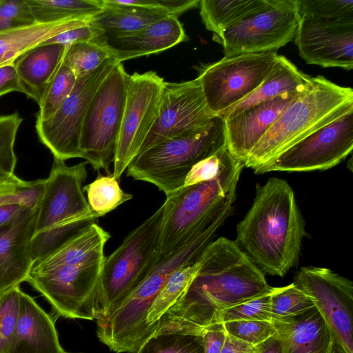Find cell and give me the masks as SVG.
Listing matches in <instances>:
<instances>
[{
    "mask_svg": "<svg viewBox=\"0 0 353 353\" xmlns=\"http://www.w3.org/2000/svg\"><path fill=\"white\" fill-rule=\"evenodd\" d=\"M216 117L207 105L197 77L179 83L165 81L157 117L139 154L167 139L203 128Z\"/></svg>",
    "mask_w": 353,
    "mask_h": 353,
    "instance_id": "obj_17",
    "label": "cell"
},
{
    "mask_svg": "<svg viewBox=\"0 0 353 353\" xmlns=\"http://www.w3.org/2000/svg\"><path fill=\"white\" fill-rule=\"evenodd\" d=\"M103 34L102 31L94 27L90 23L87 25L63 31L46 40L42 44L57 43L67 48L76 43L94 41Z\"/></svg>",
    "mask_w": 353,
    "mask_h": 353,
    "instance_id": "obj_44",
    "label": "cell"
},
{
    "mask_svg": "<svg viewBox=\"0 0 353 353\" xmlns=\"http://www.w3.org/2000/svg\"><path fill=\"white\" fill-rule=\"evenodd\" d=\"M299 20L296 0H267L213 40L222 46L225 57L276 51L294 39Z\"/></svg>",
    "mask_w": 353,
    "mask_h": 353,
    "instance_id": "obj_11",
    "label": "cell"
},
{
    "mask_svg": "<svg viewBox=\"0 0 353 353\" xmlns=\"http://www.w3.org/2000/svg\"><path fill=\"white\" fill-rule=\"evenodd\" d=\"M167 212L163 204L105 257L94 300V320L115 310L157 264Z\"/></svg>",
    "mask_w": 353,
    "mask_h": 353,
    "instance_id": "obj_6",
    "label": "cell"
},
{
    "mask_svg": "<svg viewBox=\"0 0 353 353\" xmlns=\"http://www.w3.org/2000/svg\"><path fill=\"white\" fill-rule=\"evenodd\" d=\"M19 286L0 294V353H6L19 318Z\"/></svg>",
    "mask_w": 353,
    "mask_h": 353,
    "instance_id": "obj_41",
    "label": "cell"
},
{
    "mask_svg": "<svg viewBox=\"0 0 353 353\" xmlns=\"http://www.w3.org/2000/svg\"><path fill=\"white\" fill-rule=\"evenodd\" d=\"M216 233L214 226L196 230L181 246L159 261L121 305L97 321L99 341L117 353H137L153 334L147 314L163 285L176 269L196 260Z\"/></svg>",
    "mask_w": 353,
    "mask_h": 353,
    "instance_id": "obj_3",
    "label": "cell"
},
{
    "mask_svg": "<svg viewBox=\"0 0 353 353\" xmlns=\"http://www.w3.org/2000/svg\"><path fill=\"white\" fill-rule=\"evenodd\" d=\"M129 74L121 63L111 70L95 92L87 109L79 147L94 170L110 174L125 103Z\"/></svg>",
    "mask_w": 353,
    "mask_h": 353,
    "instance_id": "obj_9",
    "label": "cell"
},
{
    "mask_svg": "<svg viewBox=\"0 0 353 353\" xmlns=\"http://www.w3.org/2000/svg\"><path fill=\"white\" fill-rule=\"evenodd\" d=\"M352 148L353 110H351L253 170L255 174H261L273 171L327 170L345 159Z\"/></svg>",
    "mask_w": 353,
    "mask_h": 353,
    "instance_id": "obj_14",
    "label": "cell"
},
{
    "mask_svg": "<svg viewBox=\"0 0 353 353\" xmlns=\"http://www.w3.org/2000/svg\"><path fill=\"white\" fill-rule=\"evenodd\" d=\"M92 20L65 19L17 27L0 32V66L13 64L22 54L52 37L89 24Z\"/></svg>",
    "mask_w": 353,
    "mask_h": 353,
    "instance_id": "obj_26",
    "label": "cell"
},
{
    "mask_svg": "<svg viewBox=\"0 0 353 353\" xmlns=\"http://www.w3.org/2000/svg\"><path fill=\"white\" fill-rule=\"evenodd\" d=\"M137 353H204L201 335L159 333L150 336Z\"/></svg>",
    "mask_w": 353,
    "mask_h": 353,
    "instance_id": "obj_34",
    "label": "cell"
},
{
    "mask_svg": "<svg viewBox=\"0 0 353 353\" xmlns=\"http://www.w3.org/2000/svg\"><path fill=\"white\" fill-rule=\"evenodd\" d=\"M244 167V163L238 161L211 181L182 187L166 196L167 212L158 261L173 252L178 243L204 220L225 207L233 205Z\"/></svg>",
    "mask_w": 353,
    "mask_h": 353,
    "instance_id": "obj_8",
    "label": "cell"
},
{
    "mask_svg": "<svg viewBox=\"0 0 353 353\" xmlns=\"http://www.w3.org/2000/svg\"><path fill=\"white\" fill-rule=\"evenodd\" d=\"M238 161L226 145H223L212 155L192 167L182 187L211 181L222 174Z\"/></svg>",
    "mask_w": 353,
    "mask_h": 353,
    "instance_id": "obj_39",
    "label": "cell"
},
{
    "mask_svg": "<svg viewBox=\"0 0 353 353\" xmlns=\"http://www.w3.org/2000/svg\"><path fill=\"white\" fill-rule=\"evenodd\" d=\"M77 80L72 70L61 62L39 105L36 119L47 120L51 117L70 95Z\"/></svg>",
    "mask_w": 353,
    "mask_h": 353,
    "instance_id": "obj_35",
    "label": "cell"
},
{
    "mask_svg": "<svg viewBox=\"0 0 353 353\" xmlns=\"http://www.w3.org/2000/svg\"><path fill=\"white\" fill-rule=\"evenodd\" d=\"M132 6L161 10L179 17L185 11L199 6V0H123Z\"/></svg>",
    "mask_w": 353,
    "mask_h": 353,
    "instance_id": "obj_45",
    "label": "cell"
},
{
    "mask_svg": "<svg viewBox=\"0 0 353 353\" xmlns=\"http://www.w3.org/2000/svg\"><path fill=\"white\" fill-rule=\"evenodd\" d=\"M110 57H112L108 50L97 41H83L67 47L62 63L79 79L95 70Z\"/></svg>",
    "mask_w": 353,
    "mask_h": 353,
    "instance_id": "obj_32",
    "label": "cell"
},
{
    "mask_svg": "<svg viewBox=\"0 0 353 353\" xmlns=\"http://www.w3.org/2000/svg\"><path fill=\"white\" fill-rule=\"evenodd\" d=\"M45 185L41 180L26 181L14 175L0 182V205L18 203L31 209L39 207Z\"/></svg>",
    "mask_w": 353,
    "mask_h": 353,
    "instance_id": "obj_37",
    "label": "cell"
},
{
    "mask_svg": "<svg viewBox=\"0 0 353 353\" xmlns=\"http://www.w3.org/2000/svg\"><path fill=\"white\" fill-rule=\"evenodd\" d=\"M299 93L283 94L223 119L225 145L230 153L245 163L254 148Z\"/></svg>",
    "mask_w": 353,
    "mask_h": 353,
    "instance_id": "obj_19",
    "label": "cell"
},
{
    "mask_svg": "<svg viewBox=\"0 0 353 353\" xmlns=\"http://www.w3.org/2000/svg\"><path fill=\"white\" fill-rule=\"evenodd\" d=\"M353 110V90L319 75L283 110L252 150L244 166L254 169L318 129Z\"/></svg>",
    "mask_w": 353,
    "mask_h": 353,
    "instance_id": "obj_4",
    "label": "cell"
},
{
    "mask_svg": "<svg viewBox=\"0 0 353 353\" xmlns=\"http://www.w3.org/2000/svg\"><path fill=\"white\" fill-rule=\"evenodd\" d=\"M272 323L281 341L283 353H333L334 336L315 307Z\"/></svg>",
    "mask_w": 353,
    "mask_h": 353,
    "instance_id": "obj_23",
    "label": "cell"
},
{
    "mask_svg": "<svg viewBox=\"0 0 353 353\" xmlns=\"http://www.w3.org/2000/svg\"><path fill=\"white\" fill-rule=\"evenodd\" d=\"M10 92H22L14 63L0 66V97Z\"/></svg>",
    "mask_w": 353,
    "mask_h": 353,
    "instance_id": "obj_47",
    "label": "cell"
},
{
    "mask_svg": "<svg viewBox=\"0 0 353 353\" xmlns=\"http://www.w3.org/2000/svg\"><path fill=\"white\" fill-rule=\"evenodd\" d=\"M300 17L329 21H353L352 0H296Z\"/></svg>",
    "mask_w": 353,
    "mask_h": 353,
    "instance_id": "obj_36",
    "label": "cell"
},
{
    "mask_svg": "<svg viewBox=\"0 0 353 353\" xmlns=\"http://www.w3.org/2000/svg\"><path fill=\"white\" fill-rule=\"evenodd\" d=\"M103 260L32 265L26 281L65 318L94 320V300Z\"/></svg>",
    "mask_w": 353,
    "mask_h": 353,
    "instance_id": "obj_10",
    "label": "cell"
},
{
    "mask_svg": "<svg viewBox=\"0 0 353 353\" xmlns=\"http://www.w3.org/2000/svg\"><path fill=\"white\" fill-rule=\"evenodd\" d=\"M118 63L114 57L107 59L95 70L77 80L70 95L51 117L36 119L38 137L54 158H82L79 143L87 109L99 86Z\"/></svg>",
    "mask_w": 353,
    "mask_h": 353,
    "instance_id": "obj_13",
    "label": "cell"
},
{
    "mask_svg": "<svg viewBox=\"0 0 353 353\" xmlns=\"http://www.w3.org/2000/svg\"><path fill=\"white\" fill-rule=\"evenodd\" d=\"M270 306L272 322L301 315L314 307L311 299L294 283L274 288Z\"/></svg>",
    "mask_w": 353,
    "mask_h": 353,
    "instance_id": "obj_33",
    "label": "cell"
},
{
    "mask_svg": "<svg viewBox=\"0 0 353 353\" xmlns=\"http://www.w3.org/2000/svg\"><path fill=\"white\" fill-rule=\"evenodd\" d=\"M87 193L88 203L97 218L104 216L132 198L125 192L117 179L110 175L99 176L92 183L83 187Z\"/></svg>",
    "mask_w": 353,
    "mask_h": 353,
    "instance_id": "obj_31",
    "label": "cell"
},
{
    "mask_svg": "<svg viewBox=\"0 0 353 353\" xmlns=\"http://www.w3.org/2000/svg\"><path fill=\"white\" fill-rule=\"evenodd\" d=\"M312 301L345 353H353V283L319 267H302L294 282Z\"/></svg>",
    "mask_w": 353,
    "mask_h": 353,
    "instance_id": "obj_16",
    "label": "cell"
},
{
    "mask_svg": "<svg viewBox=\"0 0 353 353\" xmlns=\"http://www.w3.org/2000/svg\"><path fill=\"white\" fill-rule=\"evenodd\" d=\"M305 235L294 191L286 181L272 177L256 185L235 242L264 274L283 277L297 263Z\"/></svg>",
    "mask_w": 353,
    "mask_h": 353,
    "instance_id": "obj_2",
    "label": "cell"
},
{
    "mask_svg": "<svg viewBox=\"0 0 353 353\" xmlns=\"http://www.w3.org/2000/svg\"><path fill=\"white\" fill-rule=\"evenodd\" d=\"M65 353H85V352H65Z\"/></svg>",
    "mask_w": 353,
    "mask_h": 353,
    "instance_id": "obj_52",
    "label": "cell"
},
{
    "mask_svg": "<svg viewBox=\"0 0 353 353\" xmlns=\"http://www.w3.org/2000/svg\"><path fill=\"white\" fill-rule=\"evenodd\" d=\"M36 22L92 20L102 9L101 0H27Z\"/></svg>",
    "mask_w": 353,
    "mask_h": 353,
    "instance_id": "obj_30",
    "label": "cell"
},
{
    "mask_svg": "<svg viewBox=\"0 0 353 353\" xmlns=\"http://www.w3.org/2000/svg\"><path fill=\"white\" fill-rule=\"evenodd\" d=\"M87 162L68 166L54 158L40 201L31 242L32 263L44 258L98 218L83 190Z\"/></svg>",
    "mask_w": 353,
    "mask_h": 353,
    "instance_id": "obj_5",
    "label": "cell"
},
{
    "mask_svg": "<svg viewBox=\"0 0 353 353\" xmlns=\"http://www.w3.org/2000/svg\"><path fill=\"white\" fill-rule=\"evenodd\" d=\"M163 78L155 72H134L128 79L125 108L113 161L119 180L150 133L157 117Z\"/></svg>",
    "mask_w": 353,
    "mask_h": 353,
    "instance_id": "obj_15",
    "label": "cell"
},
{
    "mask_svg": "<svg viewBox=\"0 0 353 353\" xmlns=\"http://www.w3.org/2000/svg\"><path fill=\"white\" fill-rule=\"evenodd\" d=\"M311 77L301 71L286 57L278 55L270 72L250 95L220 117L223 119L244 109L288 93H299L310 83Z\"/></svg>",
    "mask_w": 353,
    "mask_h": 353,
    "instance_id": "obj_27",
    "label": "cell"
},
{
    "mask_svg": "<svg viewBox=\"0 0 353 353\" xmlns=\"http://www.w3.org/2000/svg\"><path fill=\"white\" fill-rule=\"evenodd\" d=\"M267 0H201L200 15L207 30L219 35L261 9Z\"/></svg>",
    "mask_w": 353,
    "mask_h": 353,
    "instance_id": "obj_28",
    "label": "cell"
},
{
    "mask_svg": "<svg viewBox=\"0 0 353 353\" xmlns=\"http://www.w3.org/2000/svg\"><path fill=\"white\" fill-rule=\"evenodd\" d=\"M200 268L185 294L154 325V334L201 335L225 310L270 292L265 274L235 241L220 237L199 256Z\"/></svg>",
    "mask_w": 353,
    "mask_h": 353,
    "instance_id": "obj_1",
    "label": "cell"
},
{
    "mask_svg": "<svg viewBox=\"0 0 353 353\" xmlns=\"http://www.w3.org/2000/svg\"><path fill=\"white\" fill-rule=\"evenodd\" d=\"M273 289L265 294L223 310L219 321L257 320L272 322L270 296Z\"/></svg>",
    "mask_w": 353,
    "mask_h": 353,
    "instance_id": "obj_40",
    "label": "cell"
},
{
    "mask_svg": "<svg viewBox=\"0 0 353 353\" xmlns=\"http://www.w3.org/2000/svg\"><path fill=\"white\" fill-rule=\"evenodd\" d=\"M294 41L308 64L347 71L353 68V21L300 17Z\"/></svg>",
    "mask_w": 353,
    "mask_h": 353,
    "instance_id": "obj_18",
    "label": "cell"
},
{
    "mask_svg": "<svg viewBox=\"0 0 353 353\" xmlns=\"http://www.w3.org/2000/svg\"><path fill=\"white\" fill-rule=\"evenodd\" d=\"M188 39L178 17L167 16L130 34L94 41L103 46L119 63L166 50Z\"/></svg>",
    "mask_w": 353,
    "mask_h": 353,
    "instance_id": "obj_21",
    "label": "cell"
},
{
    "mask_svg": "<svg viewBox=\"0 0 353 353\" xmlns=\"http://www.w3.org/2000/svg\"><path fill=\"white\" fill-rule=\"evenodd\" d=\"M225 145L224 121L216 117L205 127L167 139L138 154L127 176L150 183L166 196L182 188L192 167Z\"/></svg>",
    "mask_w": 353,
    "mask_h": 353,
    "instance_id": "obj_7",
    "label": "cell"
},
{
    "mask_svg": "<svg viewBox=\"0 0 353 353\" xmlns=\"http://www.w3.org/2000/svg\"><path fill=\"white\" fill-rule=\"evenodd\" d=\"M221 353H261V348L227 334Z\"/></svg>",
    "mask_w": 353,
    "mask_h": 353,
    "instance_id": "obj_48",
    "label": "cell"
},
{
    "mask_svg": "<svg viewBox=\"0 0 353 353\" xmlns=\"http://www.w3.org/2000/svg\"><path fill=\"white\" fill-rule=\"evenodd\" d=\"M201 335L204 353H221L227 336L223 322H215L206 326Z\"/></svg>",
    "mask_w": 353,
    "mask_h": 353,
    "instance_id": "obj_46",
    "label": "cell"
},
{
    "mask_svg": "<svg viewBox=\"0 0 353 353\" xmlns=\"http://www.w3.org/2000/svg\"><path fill=\"white\" fill-rule=\"evenodd\" d=\"M227 334L257 346L276 333L271 321L240 320L225 322Z\"/></svg>",
    "mask_w": 353,
    "mask_h": 353,
    "instance_id": "obj_42",
    "label": "cell"
},
{
    "mask_svg": "<svg viewBox=\"0 0 353 353\" xmlns=\"http://www.w3.org/2000/svg\"><path fill=\"white\" fill-rule=\"evenodd\" d=\"M54 321L30 295L19 291V318L6 353H65Z\"/></svg>",
    "mask_w": 353,
    "mask_h": 353,
    "instance_id": "obj_22",
    "label": "cell"
},
{
    "mask_svg": "<svg viewBox=\"0 0 353 353\" xmlns=\"http://www.w3.org/2000/svg\"><path fill=\"white\" fill-rule=\"evenodd\" d=\"M200 266L201 261L199 257L196 260L179 267L169 276L147 314V323L151 326L153 334L154 325L185 294Z\"/></svg>",
    "mask_w": 353,
    "mask_h": 353,
    "instance_id": "obj_29",
    "label": "cell"
},
{
    "mask_svg": "<svg viewBox=\"0 0 353 353\" xmlns=\"http://www.w3.org/2000/svg\"><path fill=\"white\" fill-rule=\"evenodd\" d=\"M276 51L225 57L205 65L197 79L209 110L221 117L250 95L273 68Z\"/></svg>",
    "mask_w": 353,
    "mask_h": 353,
    "instance_id": "obj_12",
    "label": "cell"
},
{
    "mask_svg": "<svg viewBox=\"0 0 353 353\" xmlns=\"http://www.w3.org/2000/svg\"><path fill=\"white\" fill-rule=\"evenodd\" d=\"M61 44H41L22 54L14 63L22 93L39 105L59 68L65 51Z\"/></svg>",
    "mask_w": 353,
    "mask_h": 353,
    "instance_id": "obj_24",
    "label": "cell"
},
{
    "mask_svg": "<svg viewBox=\"0 0 353 353\" xmlns=\"http://www.w3.org/2000/svg\"><path fill=\"white\" fill-rule=\"evenodd\" d=\"M34 22L27 0H0V32Z\"/></svg>",
    "mask_w": 353,
    "mask_h": 353,
    "instance_id": "obj_43",
    "label": "cell"
},
{
    "mask_svg": "<svg viewBox=\"0 0 353 353\" xmlns=\"http://www.w3.org/2000/svg\"><path fill=\"white\" fill-rule=\"evenodd\" d=\"M22 121L17 112L0 116V182L14 175L17 157L14 145Z\"/></svg>",
    "mask_w": 353,
    "mask_h": 353,
    "instance_id": "obj_38",
    "label": "cell"
},
{
    "mask_svg": "<svg viewBox=\"0 0 353 353\" xmlns=\"http://www.w3.org/2000/svg\"><path fill=\"white\" fill-rule=\"evenodd\" d=\"M28 208L18 203L1 204L0 228L17 219Z\"/></svg>",
    "mask_w": 353,
    "mask_h": 353,
    "instance_id": "obj_49",
    "label": "cell"
},
{
    "mask_svg": "<svg viewBox=\"0 0 353 353\" xmlns=\"http://www.w3.org/2000/svg\"><path fill=\"white\" fill-rule=\"evenodd\" d=\"M38 208H28L20 216L0 228V294L19 286L27 279L32 265L31 242Z\"/></svg>",
    "mask_w": 353,
    "mask_h": 353,
    "instance_id": "obj_20",
    "label": "cell"
},
{
    "mask_svg": "<svg viewBox=\"0 0 353 353\" xmlns=\"http://www.w3.org/2000/svg\"><path fill=\"white\" fill-rule=\"evenodd\" d=\"M261 353H283L282 343L277 333L259 345Z\"/></svg>",
    "mask_w": 353,
    "mask_h": 353,
    "instance_id": "obj_50",
    "label": "cell"
},
{
    "mask_svg": "<svg viewBox=\"0 0 353 353\" xmlns=\"http://www.w3.org/2000/svg\"><path fill=\"white\" fill-rule=\"evenodd\" d=\"M333 353H345V352L335 342V344H334V346Z\"/></svg>",
    "mask_w": 353,
    "mask_h": 353,
    "instance_id": "obj_51",
    "label": "cell"
},
{
    "mask_svg": "<svg viewBox=\"0 0 353 353\" xmlns=\"http://www.w3.org/2000/svg\"><path fill=\"white\" fill-rule=\"evenodd\" d=\"M102 10L90 24L105 37L130 34L169 16L166 12L127 4L123 0H101Z\"/></svg>",
    "mask_w": 353,
    "mask_h": 353,
    "instance_id": "obj_25",
    "label": "cell"
}]
</instances>
